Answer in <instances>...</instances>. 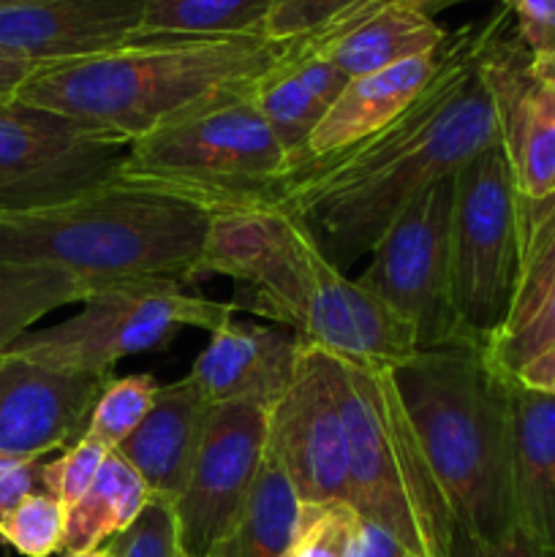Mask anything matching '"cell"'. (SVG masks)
Instances as JSON below:
<instances>
[{
  "mask_svg": "<svg viewBox=\"0 0 555 557\" xmlns=\"http://www.w3.org/2000/svg\"><path fill=\"white\" fill-rule=\"evenodd\" d=\"M515 36L536 60L555 58V0H517Z\"/></svg>",
  "mask_w": 555,
  "mask_h": 557,
  "instance_id": "36",
  "label": "cell"
},
{
  "mask_svg": "<svg viewBox=\"0 0 555 557\" xmlns=\"http://www.w3.org/2000/svg\"><path fill=\"white\" fill-rule=\"evenodd\" d=\"M504 9L479 54L493 98L501 150L522 199L555 194V85L533 69V54L517 36H506Z\"/></svg>",
  "mask_w": 555,
  "mask_h": 557,
  "instance_id": "14",
  "label": "cell"
},
{
  "mask_svg": "<svg viewBox=\"0 0 555 557\" xmlns=\"http://www.w3.org/2000/svg\"><path fill=\"white\" fill-rule=\"evenodd\" d=\"M272 0H145L139 36H264Z\"/></svg>",
  "mask_w": 555,
  "mask_h": 557,
  "instance_id": "27",
  "label": "cell"
},
{
  "mask_svg": "<svg viewBox=\"0 0 555 557\" xmlns=\"http://www.w3.org/2000/svg\"><path fill=\"white\" fill-rule=\"evenodd\" d=\"M150 490L139 473L118 455L103 460L92 487L69 506L63 553H92L128 531L136 517L150 504Z\"/></svg>",
  "mask_w": 555,
  "mask_h": 557,
  "instance_id": "24",
  "label": "cell"
},
{
  "mask_svg": "<svg viewBox=\"0 0 555 557\" xmlns=\"http://www.w3.org/2000/svg\"><path fill=\"white\" fill-rule=\"evenodd\" d=\"M270 406L256 400L212 408L205 441L183 495L174 504L180 549L210 557L232 539L267 455Z\"/></svg>",
  "mask_w": 555,
  "mask_h": 557,
  "instance_id": "13",
  "label": "cell"
},
{
  "mask_svg": "<svg viewBox=\"0 0 555 557\" xmlns=\"http://www.w3.org/2000/svg\"><path fill=\"white\" fill-rule=\"evenodd\" d=\"M509 379L515 381V384L526 386V389L555 397V346L536 354L533 359H528V362L522 364L517 373H511Z\"/></svg>",
  "mask_w": 555,
  "mask_h": 557,
  "instance_id": "40",
  "label": "cell"
},
{
  "mask_svg": "<svg viewBox=\"0 0 555 557\" xmlns=\"http://www.w3.org/2000/svg\"><path fill=\"white\" fill-rule=\"evenodd\" d=\"M210 221L185 196L118 177L54 210L0 215V259L60 267L87 294L118 283L183 286L199 281Z\"/></svg>",
  "mask_w": 555,
  "mask_h": 557,
  "instance_id": "4",
  "label": "cell"
},
{
  "mask_svg": "<svg viewBox=\"0 0 555 557\" xmlns=\"http://www.w3.org/2000/svg\"><path fill=\"white\" fill-rule=\"evenodd\" d=\"M131 141L14 101L0 109V215L54 210L120 177Z\"/></svg>",
  "mask_w": 555,
  "mask_h": 557,
  "instance_id": "10",
  "label": "cell"
},
{
  "mask_svg": "<svg viewBox=\"0 0 555 557\" xmlns=\"http://www.w3.org/2000/svg\"><path fill=\"white\" fill-rule=\"evenodd\" d=\"M430 3H435V5H444L446 0H430Z\"/></svg>",
  "mask_w": 555,
  "mask_h": 557,
  "instance_id": "46",
  "label": "cell"
},
{
  "mask_svg": "<svg viewBox=\"0 0 555 557\" xmlns=\"http://www.w3.org/2000/svg\"><path fill=\"white\" fill-rule=\"evenodd\" d=\"M495 20L498 14L446 36L441 69L400 117L341 156L286 174L275 210L292 218L337 270L370 253L414 196L501 145L479 69Z\"/></svg>",
  "mask_w": 555,
  "mask_h": 557,
  "instance_id": "1",
  "label": "cell"
},
{
  "mask_svg": "<svg viewBox=\"0 0 555 557\" xmlns=\"http://www.w3.org/2000/svg\"><path fill=\"white\" fill-rule=\"evenodd\" d=\"M498 3H504V9H515V5H517V0H498Z\"/></svg>",
  "mask_w": 555,
  "mask_h": 557,
  "instance_id": "45",
  "label": "cell"
},
{
  "mask_svg": "<svg viewBox=\"0 0 555 557\" xmlns=\"http://www.w3.org/2000/svg\"><path fill=\"white\" fill-rule=\"evenodd\" d=\"M533 69H536L544 79L555 85V58H542V60L533 58Z\"/></svg>",
  "mask_w": 555,
  "mask_h": 557,
  "instance_id": "42",
  "label": "cell"
},
{
  "mask_svg": "<svg viewBox=\"0 0 555 557\" xmlns=\"http://www.w3.org/2000/svg\"><path fill=\"white\" fill-rule=\"evenodd\" d=\"M303 341L286 326L229 321L210 335L188 379L212 403L256 400L275 406L297 373Z\"/></svg>",
  "mask_w": 555,
  "mask_h": 557,
  "instance_id": "17",
  "label": "cell"
},
{
  "mask_svg": "<svg viewBox=\"0 0 555 557\" xmlns=\"http://www.w3.org/2000/svg\"><path fill=\"white\" fill-rule=\"evenodd\" d=\"M112 557H177L180 528L174 504L150 498L134 525L107 544Z\"/></svg>",
  "mask_w": 555,
  "mask_h": 557,
  "instance_id": "32",
  "label": "cell"
},
{
  "mask_svg": "<svg viewBox=\"0 0 555 557\" xmlns=\"http://www.w3.org/2000/svg\"><path fill=\"white\" fill-rule=\"evenodd\" d=\"M109 379L0 354V455L38 462L74 446Z\"/></svg>",
  "mask_w": 555,
  "mask_h": 557,
  "instance_id": "15",
  "label": "cell"
},
{
  "mask_svg": "<svg viewBox=\"0 0 555 557\" xmlns=\"http://www.w3.org/2000/svg\"><path fill=\"white\" fill-rule=\"evenodd\" d=\"M346 82L348 76L303 36L288 41L283 58L254 85V101L286 150L288 172L305 163L310 136Z\"/></svg>",
  "mask_w": 555,
  "mask_h": 557,
  "instance_id": "20",
  "label": "cell"
},
{
  "mask_svg": "<svg viewBox=\"0 0 555 557\" xmlns=\"http://www.w3.org/2000/svg\"><path fill=\"white\" fill-rule=\"evenodd\" d=\"M85 286L52 264L0 259V354L52 310L85 299Z\"/></svg>",
  "mask_w": 555,
  "mask_h": 557,
  "instance_id": "26",
  "label": "cell"
},
{
  "mask_svg": "<svg viewBox=\"0 0 555 557\" xmlns=\"http://www.w3.org/2000/svg\"><path fill=\"white\" fill-rule=\"evenodd\" d=\"M428 455L455 536L495 542L515 528L511 506V379L482 343L419 348L392 368Z\"/></svg>",
  "mask_w": 555,
  "mask_h": 557,
  "instance_id": "3",
  "label": "cell"
},
{
  "mask_svg": "<svg viewBox=\"0 0 555 557\" xmlns=\"http://www.w3.org/2000/svg\"><path fill=\"white\" fill-rule=\"evenodd\" d=\"M452 557H555V553L533 542L526 531L515 525L495 542H473V539L455 536Z\"/></svg>",
  "mask_w": 555,
  "mask_h": 557,
  "instance_id": "37",
  "label": "cell"
},
{
  "mask_svg": "<svg viewBox=\"0 0 555 557\" xmlns=\"http://www.w3.org/2000/svg\"><path fill=\"white\" fill-rule=\"evenodd\" d=\"M177 557H190V555H185V553H183V549H180V555H177Z\"/></svg>",
  "mask_w": 555,
  "mask_h": 557,
  "instance_id": "48",
  "label": "cell"
},
{
  "mask_svg": "<svg viewBox=\"0 0 555 557\" xmlns=\"http://www.w3.org/2000/svg\"><path fill=\"white\" fill-rule=\"evenodd\" d=\"M65 525H69V506L36 490L22 498L0 522V539L25 557H52L63 553Z\"/></svg>",
  "mask_w": 555,
  "mask_h": 557,
  "instance_id": "30",
  "label": "cell"
},
{
  "mask_svg": "<svg viewBox=\"0 0 555 557\" xmlns=\"http://www.w3.org/2000/svg\"><path fill=\"white\" fill-rule=\"evenodd\" d=\"M158 392H161V384L150 373L109 379L101 397L96 400V408H92L85 435L103 444L107 449L118 451L134 435V430L145 422Z\"/></svg>",
  "mask_w": 555,
  "mask_h": 557,
  "instance_id": "29",
  "label": "cell"
},
{
  "mask_svg": "<svg viewBox=\"0 0 555 557\" xmlns=\"http://www.w3.org/2000/svg\"><path fill=\"white\" fill-rule=\"evenodd\" d=\"M212 403L185 379L161 386L145 422L134 430L118 455L147 484L152 498L177 504L205 441Z\"/></svg>",
  "mask_w": 555,
  "mask_h": 557,
  "instance_id": "19",
  "label": "cell"
},
{
  "mask_svg": "<svg viewBox=\"0 0 555 557\" xmlns=\"http://www.w3.org/2000/svg\"><path fill=\"white\" fill-rule=\"evenodd\" d=\"M351 506L414 557H452L455 520L400 400L392 368L337 359Z\"/></svg>",
  "mask_w": 555,
  "mask_h": 557,
  "instance_id": "5",
  "label": "cell"
},
{
  "mask_svg": "<svg viewBox=\"0 0 555 557\" xmlns=\"http://www.w3.org/2000/svg\"><path fill=\"white\" fill-rule=\"evenodd\" d=\"M515 525L555 553V397L511 381Z\"/></svg>",
  "mask_w": 555,
  "mask_h": 557,
  "instance_id": "22",
  "label": "cell"
},
{
  "mask_svg": "<svg viewBox=\"0 0 555 557\" xmlns=\"http://www.w3.org/2000/svg\"><path fill=\"white\" fill-rule=\"evenodd\" d=\"M520 283L511 315L501 335L515 332L555 288V194L544 199L520 196Z\"/></svg>",
  "mask_w": 555,
  "mask_h": 557,
  "instance_id": "28",
  "label": "cell"
},
{
  "mask_svg": "<svg viewBox=\"0 0 555 557\" xmlns=\"http://www.w3.org/2000/svg\"><path fill=\"white\" fill-rule=\"evenodd\" d=\"M109 455H112V449L85 435L74 446H69L63 455L54 457L52 462H44L41 487L58 500H63L65 506H74L92 487Z\"/></svg>",
  "mask_w": 555,
  "mask_h": 557,
  "instance_id": "33",
  "label": "cell"
},
{
  "mask_svg": "<svg viewBox=\"0 0 555 557\" xmlns=\"http://www.w3.org/2000/svg\"><path fill=\"white\" fill-rule=\"evenodd\" d=\"M145 0H25L0 9V54L58 65L125 47L141 33Z\"/></svg>",
  "mask_w": 555,
  "mask_h": 557,
  "instance_id": "16",
  "label": "cell"
},
{
  "mask_svg": "<svg viewBox=\"0 0 555 557\" xmlns=\"http://www.w3.org/2000/svg\"><path fill=\"white\" fill-rule=\"evenodd\" d=\"M14 3H25V0H0V9H5V5H14Z\"/></svg>",
  "mask_w": 555,
  "mask_h": 557,
  "instance_id": "44",
  "label": "cell"
},
{
  "mask_svg": "<svg viewBox=\"0 0 555 557\" xmlns=\"http://www.w3.org/2000/svg\"><path fill=\"white\" fill-rule=\"evenodd\" d=\"M267 455L281 462L303 504H351L337 357L303 343L294 381L270 408Z\"/></svg>",
  "mask_w": 555,
  "mask_h": 557,
  "instance_id": "12",
  "label": "cell"
},
{
  "mask_svg": "<svg viewBox=\"0 0 555 557\" xmlns=\"http://www.w3.org/2000/svg\"><path fill=\"white\" fill-rule=\"evenodd\" d=\"M555 346V288L542 299L536 310L509 335L488 343V357L504 375L517 373L528 359Z\"/></svg>",
  "mask_w": 555,
  "mask_h": 557,
  "instance_id": "35",
  "label": "cell"
},
{
  "mask_svg": "<svg viewBox=\"0 0 555 557\" xmlns=\"http://www.w3.org/2000/svg\"><path fill=\"white\" fill-rule=\"evenodd\" d=\"M430 0H373L335 25L310 33V44L348 79L439 52L449 33L433 20Z\"/></svg>",
  "mask_w": 555,
  "mask_h": 557,
  "instance_id": "18",
  "label": "cell"
},
{
  "mask_svg": "<svg viewBox=\"0 0 555 557\" xmlns=\"http://www.w3.org/2000/svg\"><path fill=\"white\" fill-rule=\"evenodd\" d=\"M522 261L520 194L501 145L455 172L449 221V288L462 332L493 343L517 297Z\"/></svg>",
  "mask_w": 555,
  "mask_h": 557,
  "instance_id": "9",
  "label": "cell"
},
{
  "mask_svg": "<svg viewBox=\"0 0 555 557\" xmlns=\"http://www.w3.org/2000/svg\"><path fill=\"white\" fill-rule=\"evenodd\" d=\"M286 47L267 36H136L96 58L41 65L16 101L136 141L205 103L250 92Z\"/></svg>",
  "mask_w": 555,
  "mask_h": 557,
  "instance_id": "2",
  "label": "cell"
},
{
  "mask_svg": "<svg viewBox=\"0 0 555 557\" xmlns=\"http://www.w3.org/2000/svg\"><path fill=\"white\" fill-rule=\"evenodd\" d=\"M368 3L373 0H272L264 36L272 41H294L335 25Z\"/></svg>",
  "mask_w": 555,
  "mask_h": 557,
  "instance_id": "34",
  "label": "cell"
},
{
  "mask_svg": "<svg viewBox=\"0 0 555 557\" xmlns=\"http://www.w3.org/2000/svg\"><path fill=\"white\" fill-rule=\"evenodd\" d=\"M359 511L351 504H303V520L283 557H357Z\"/></svg>",
  "mask_w": 555,
  "mask_h": 557,
  "instance_id": "31",
  "label": "cell"
},
{
  "mask_svg": "<svg viewBox=\"0 0 555 557\" xmlns=\"http://www.w3.org/2000/svg\"><path fill=\"white\" fill-rule=\"evenodd\" d=\"M292 218L275 207L212 212L199 261L201 275H226L254 286L292 232Z\"/></svg>",
  "mask_w": 555,
  "mask_h": 557,
  "instance_id": "23",
  "label": "cell"
},
{
  "mask_svg": "<svg viewBox=\"0 0 555 557\" xmlns=\"http://www.w3.org/2000/svg\"><path fill=\"white\" fill-rule=\"evenodd\" d=\"M303 520V498L281 462L264 455L232 539L215 553L229 557H283Z\"/></svg>",
  "mask_w": 555,
  "mask_h": 557,
  "instance_id": "25",
  "label": "cell"
},
{
  "mask_svg": "<svg viewBox=\"0 0 555 557\" xmlns=\"http://www.w3.org/2000/svg\"><path fill=\"white\" fill-rule=\"evenodd\" d=\"M36 63H27V60L9 58V54H0V109L9 107L16 101L22 85L33 76Z\"/></svg>",
  "mask_w": 555,
  "mask_h": 557,
  "instance_id": "41",
  "label": "cell"
},
{
  "mask_svg": "<svg viewBox=\"0 0 555 557\" xmlns=\"http://www.w3.org/2000/svg\"><path fill=\"white\" fill-rule=\"evenodd\" d=\"M210 557H229V555H223V553H212Z\"/></svg>",
  "mask_w": 555,
  "mask_h": 557,
  "instance_id": "47",
  "label": "cell"
},
{
  "mask_svg": "<svg viewBox=\"0 0 555 557\" xmlns=\"http://www.w3.org/2000/svg\"><path fill=\"white\" fill-rule=\"evenodd\" d=\"M63 557H112V553H109L107 547H101V549H92V553H65Z\"/></svg>",
  "mask_w": 555,
  "mask_h": 557,
  "instance_id": "43",
  "label": "cell"
},
{
  "mask_svg": "<svg viewBox=\"0 0 555 557\" xmlns=\"http://www.w3.org/2000/svg\"><path fill=\"white\" fill-rule=\"evenodd\" d=\"M245 308L297 332L305 346L346 362L395 368L419 351L406 321L348 281L303 228L250 288Z\"/></svg>",
  "mask_w": 555,
  "mask_h": 557,
  "instance_id": "7",
  "label": "cell"
},
{
  "mask_svg": "<svg viewBox=\"0 0 555 557\" xmlns=\"http://www.w3.org/2000/svg\"><path fill=\"white\" fill-rule=\"evenodd\" d=\"M357 557H414L411 549L381 522L359 517Z\"/></svg>",
  "mask_w": 555,
  "mask_h": 557,
  "instance_id": "39",
  "label": "cell"
},
{
  "mask_svg": "<svg viewBox=\"0 0 555 557\" xmlns=\"http://www.w3.org/2000/svg\"><path fill=\"white\" fill-rule=\"evenodd\" d=\"M455 174L414 196L390 223L370 264L357 277L417 337L419 348L471 341L457 319L449 288V221ZM477 343V341H473Z\"/></svg>",
  "mask_w": 555,
  "mask_h": 557,
  "instance_id": "11",
  "label": "cell"
},
{
  "mask_svg": "<svg viewBox=\"0 0 555 557\" xmlns=\"http://www.w3.org/2000/svg\"><path fill=\"white\" fill-rule=\"evenodd\" d=\"M237 308V302L188 294L180 283H118L90 292L79 313L25 332L5 351L58 370L112 375L120 359L158 351L188 326L212 335Z\"/></svg>",
  "mask_w": 555,
  "mask_h": 557,
  "instance_id": "8",
  "label": "cell"
},
{
  "mask_svg": "<svg viewBox=\"0 0 555 557\" xmlns=\"http://www.w3.org/2000/svg\"><path fill=\"white\" fill-rule=\"evenodd\" d=\"M286 174V150L250 90L205 103L131 141L120 177L158 185L221 212L275 207Z\"/></svg>",
  "mask_w": 555,
  "mask_h": 557,
  "instance_id": "6",
  "label": "cell"
},
{
  "mask_svg": "<svg viewBox=\"0 0 555 557\" xmlns=\"http://www.w3.org/2000/svg\"><path fill=\"white\" fill-rule=\"evenodd\" d=\"M441 60H444V47L439 52L419 54V58L403 60L390 69L348 79L337 101L332 103L330 112L310 136L305 163L341 156L343 150L359 145L370 134L400 117L417 101L419 92L430 85L435 71L441 69Z\"/></svg>",
  "mask_w": 555,
  "mask_h": 557,
  "instance_id": "21",
  "label": "cell"
},
{
  "mask_svg": "<svg viewBox=\"0 0 555 557\" xmlns=\"http://www.w3.org/2000/svg\"><path fill=\"white\" fill-rule=\"evenodd\" d=\"M41 487V462L0 455V522L11 509Z\"/></svg>",
  "mask_w": 555,
  "mask_h": 557,
  "instance_id": "38",
  "label": "cell"
}]
</instances>
